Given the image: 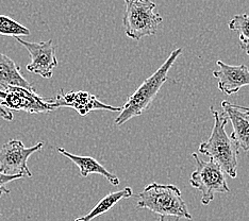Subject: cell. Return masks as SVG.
<instances>
[{"label": "cell", "instance_id": "6da1fadb", "mask_svg": "<svg viewBox=\"0 0 249 221\" xmlns=\"http://www.w3.org/2000/svg\"><path fill=\"white\" fill-rule=\"evenodd\" d=\"M210 111L214 117V127L212 133L206 141L200 144L198 152L208 155L232 179L237 175V154L240 148L235 141L228 136L225 127L228 123V117L225 113L220 114L211 106Z\"/></svg>", "mask_w": 249, "mask_h": 221}, {"label": "cell", "instance_id": "9a60e30c", "mask_svg": "<svg viewBox=\"0 0 249 221\" xmlns=\"http://www.w3.org/2000/svg\"><path fill=\"white\" fill-rule=\"evenodd\" d=\"M228 27L230 30L239 33L240 46L249 56V15L237 14L230 19Z\"/></svg>", "mask_w": 249, "mask_h": 221}, {"label": "cell", "instance_id": "8992f818", "mask_svg": "<svg viewBox=\"0 0 249 221\" xmlns=\"http://www.w3.org/2000/svg\"><path fill=\"white\" fill-rule=\"evenodd\" d=\"M44 143L39 141L27 148L22 141L10 139L0 149V172L10 175H21L22 178H32V173L27 165L28 158L33 153L41 150Z\"/></svg>", "mask_w": 249, "mask_h": 221}, {"label": "cell", "instance_id": "3957f363", "mask_svg": "<svg viewBox=\"0 0 249 221\" xmlns=\"http://www.w3.org/2000/svg\"><path fill=\"white\" fill-rule=\"evenodd\" d=\"M138 197V208L149 209L160 216L192 220V215L177 186L151 183L146 185Z\"/></svg>", "mask_w": 249, "mask_h": 221}, {"label": "cell", "instance_id": "30bf717a", "mask_svg": "<svg viewBox=\"0 0 249 221\" xmlns=\"http://www.w3.org/2000/svg\"><path fill=\"white\" fill-rule=\"evenodd\" d=\"M218 70L213 71V76L218 79V89L226 95L236 94L239 90L249 85V69L244 64L232 66L222 61L216 62Z\"/></svg>", "mask_w": 249, "mask_h": 221}, {"label": "cell", "instance_id": "e0dca14e", "mask_svg": "<svg viewBox=\"0 0 249 221\" xmlns=\"http://www.w3.org/2000/svg\"><path fill=\"white\" fill-rule=\"evenodd\" d=\"M22 179L21 175H10L0 172V198L4 195L10 194V189L7 188V185L15 180Z\"/></svg>", "mask_w": 249, "mask_h": 221}, {"label": "cell", "instance_id": "8fae6325", "mask_svg": "<svg viewBox=\"0 0 249 221\" xmlns=\"http://www.w3.org/2000/svg\"><path fill=\"white\" fill-rule=\"evenodd\" d=\"M222 107L233 127V132L230 137L235 141L240 149L249 152V109L226 100L222 102Z\"/></svg>", "mask_w": 249, "mask_h": 221}, {"label": "cell", "instance_id": "7a4b0ae2", "mask_svg": "<svg viewBox=\"0 0 249 221\" xmlns=\"http://www.w3.org/2000/svg\"><path fill=\"white\" fill-rule=\"evenodd\" d=\"M182 53V48H178L172 51L167 60L160 66L154 75H151L148 79L141 84V86L135 92L129 96L126 103L122 107V112H120L115 119L116 126H122L126 123L130 119L141 116L143 112L148 110V107L155 100L157 94L159 93L161 87L167 81L168 71L173 67L178 56Z\"/></svg>", "mask_w": 249, "mask_h": 221}, {"label": "cell", "instance_id": "5bb4252c", "mask_svg": "<svg viewBox=\"0 0 249 221\" xmlns=\"http://www.w3.org/2000/svg\"><path fill=\"white\" fill-rule=\"evenodd\" d=\"M133 196V191L131 187H124L122 190L113 191L107 194L106 197H104L97 204H96L95 207L88 213L86 216H82L80 218H77L75 221H92L94 218L100 216V215L106 214L109 212L110 209L115 206L116 204L123 199H128V198H131Z\"/></svg>", "mask_w": 249, "mask_h": 221}, {"label": "cell", "instance_id": "ac0fdd59", "mask_svg": "<svg viewBox=\"0 0 249 221\" xmlns=\"http://www.w3.org/2000/svg\"><path fill=\"white\" fill-rule=\"evenodd\" d=\"M1 92V90H0ZM0 118L4 119L7 121H12L13 120V114L11 113V111L4 109V107L0 103Z\"/></svg>", "mask_w": 249, "mask_h": 221}, {"label": "cell", "instance_id": "ffe728a7", "mask_svg": "<svg viewBox=\"0 0 249 221\" xmlns=\"http://www.w3.org/2000/svg\"><path fill=\"white\" fill-rule=\"evenodd\" d=\"M0 217H1V214H0Z\"/></svg>", "mask_w": 249, "mask_h": 221}, {"label": "cell", "instance_id": "ba28073f", "mask_svg": "<svg viewBox=\"0 0 249 221\" xmlns=\"http://www.w3.org/2000/svg\"><path fill=\"white\" fill-rule=\"evenodd\" d=\"M16 41L27 49L31 56V62L27 65V70L45 79L52 78L53 69L58 66L53 39L47 42L31 43L26 42L21 37H16Z\"/></svg>", "mask_w": 249, "mask_h": 221}, {"label": "cell", "instance_id": "4fadbf2b", "mask_svg": "<svg viewBox=\"0 0 249 221\" xmlns=\"http://www.w3.org/2000/svg\"><path fill=\"white\" fill-rule=\"evenodd\" d=\"M8 86L35 89L33 85L21 76L19 66L8 55L0 53V90Z\"/></svg>", "mask_w": 249, "mask_h": 221}, {"label": "cell", "instance_id": "52a82bcc", "mask_svg": "<svg viewBox=\"0 0 249 221\" xmlns=\"http://www.w3.org/2000/svg\"><path fill=\"white\" fill-rule=\"evenodd\" d=\"M0 103L9 111H25L31 114L49 113L55 109L53 99L44 98L37 95L35 89L18 86H8L2 90Z\"/></svg>", "mask_w": 249, "mask_h": 221}, {"label": "cell", "instance_id": "5b68a950", "mask_svg": "<svg viewBox=\"0 0 249 221\" xmlns=\"http://www.w3.org/2000/svg\"><path fill=\"white\" fill-rule=\"evenodd\" d=\"M192 156L196 161V168L191 174L190 184L201 191V203L203 205H209V203L213 201L215 194H226L230 191V188L223 169L216 163L212 160L209 162L202 161L196 152Z\"/></svg>", "mask_w": 249, "mask_h": 221}, {"label": "cell", "instance_id": "7c38bea8", "mask_svg": "<svg viewBox=\"0 0 249 221\" xmlns=\"http://www.w3.org/2000/svg\"><path fill=\"white\" fill-rule=\"evenodd\" d=\"M58 151L62 155L69 157L73 164H76L79 170H80V174L83 178H87L90 173H97L104 175L105 179L109 181L113 186L120 185V179H118L117 175L107 171V170L101 165L100 163L96 161L95 158L90 156H80L72 154V153L66 151L64 148H61V147H59Z\"/></svg>", "mask_w": 249, "mask_h": 221}, {"label": "cell", "instance_id": "d6986e66", "mask_svg": "<svg viewBox=\"0 0 249 221\" xmlns=\"http://www.w3.org/2000/svg\"><path fill=\"white\" fill-rule=\"evenodd\" d=\"M155 221H179V218H176V219H169L168 217H166V216H160L159 218H158L157 220H155Z\"/></svg>", "mask_w": 249, "mask_h": 221}, {"label": "cell", "instance_id": "277c9868", "mask_svg": "<svg viewBox=\"0 0 249 221\" xmlns=\"http://www.w3.org/2000/svg\"><path fill=\"white\" fill-rule=\"evenodd\" d=\"M126 11L123 24L126 35L134 41L156 35L163 17L155 12L157 4L151 0H124Z\"/></svg>", "mask_w": 249, "mask_h": 221}, {"label": "cell", "instance_id": "2e32d148", "mask_svg": "<svg viewBox=\"0 0 249 221\" xmlns=\"http://www.w3.org/2000/svg\"><path fill=\"white\" fill-rule=\"evenodd\" d=\"M0 35L13 36L15 38L29 36L30 30L16 20L10 18L9 16L0 15Z\"/></svg>", "mask_w": 249, "mask_h": 221}, {"label": "cell", "instance_id": "9c48e42d", "mask_svg": "<svg viewBox=\"0 0 249 221\" xmlns=\"http://www.w3.org/2000/svg\"><path fill=\"white\" fill-rule=\"evenodd\" d=\"M53 104L55 110L59 107H71L81 116H86L89 113L97 110L122 112V107L106 104L95 95L84 92V90H71V92L64 93V90L62 89L53 99Z\"/></svg>", "mask_w": 249, "mask_h": 221}]
</instances>
